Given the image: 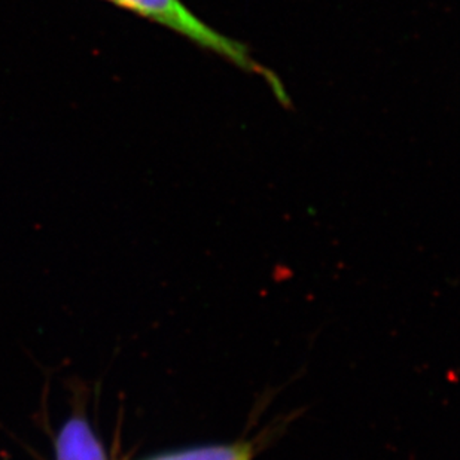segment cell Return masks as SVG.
<instances>
[{
  "mask_svg": "<svg viewBox=\"0 0 460 460\" xmlns=\"http://www.w3.org/2000/svg\"><path fill=\"white\" fill-rule=\"evenodd\" d=\"M117 8L173 31L200 49L215 52L248 74L260 75L282 103H289L282 81L251 56L248 47L239 40L222 35L191 13L182 0H104Z\"/></svg>",
  "mask_w": 460,
  "mask_h": 460,
  "instance_id": "obj_1",
  "label": "cell"
},
{
  "mask_svg": "<svg viewBox=\"0 0 460 460\" xmlns=\"http://www.w3.org/2000/svg\"><path fill=\"white\" fill-rule=\"evenodd\" d=\"M57 460H106L87 423L72 420L61 430L57 441Z\"/></svg>",
  "mask_w": 460,
  "mask_h": 460,
  "instance_id": "obj_2",
  "label": "cell"
},
{
  "mask_svg": "<svg viewBox=\"0 0 460 460\" xmlns=\"http://www.w3.org/2000/svg\"><path fill=\"white\" fill-rule=\"evenodd\" d=\"M153 460H252L248 446H219L170 453Z\"/></svg>",
  "mask_w": 460,
  "mask_h": 460,
  "instance_id": "obj_3",
  "label": "cell"
}]
</instances>
